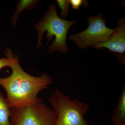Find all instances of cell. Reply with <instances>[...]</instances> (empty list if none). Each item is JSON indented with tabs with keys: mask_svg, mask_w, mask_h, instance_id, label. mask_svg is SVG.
<instances>
[{
	"mask_svg": "<svg viewBox=\"0 0 125 125\" xmlns=\"http://www.w3.org/2000/svg\"><path fill=\"white\" fill-rule=\"evenodd\" d=\"M42 101L11 109L10 125H55V114Z\"/></svg>",
	"mask_w": 125,
	"mask_h": 125,
	"instance_id": "277c9868",
	"label": "cell"
},
{
	"mask_svg": "<svg viewBox=\"0 0 125 125\" xmlns=\"http://www.w3.org/2000/svg\"><path fill=\"white\" fill-rule=\"evenodd\" d=\"M95 49L107 48L111 52L123 54L125 51V19L118 21L114 31L107 40L92 46Z\"/></svg>",
	"mask_w": 125,
	"mask_h": 125,
	"instance_id": "8992f818",
	"label": "cell"
},
{
	"mask_svg": "<svg viewBox=\"0 0 125 125\" xmlns=\"http://www.w3.org/2000/svg\"><path fill=\"white\" fill-rule=\"evenodd\" d=\"M111 118L113 125L125 124V86L122 89L117 104L113 111Z\"/></svg>",
	"mask_w": 125,
	"mask_h": 125,
	"instance_id": "52a82bcc",
	"label": "cell"
},
{
	"mask_svg": "<svg viewBox=\"0 0 125 125\" xmlns=\"http://www.w3.org/2000/svg\"><path fill=\"white\" fill-rule=\"evenodd\" d=\"M5 54L7 57L6 58L0 59V70L6 66H10L12 61V57L14 55L13 52L10 49L7 48L5 52Z\"/></svg>",
	"mask_w": 125,
	"mask_h": 125,
	"instance_id": "8fae6325",
	"label": "cell"
},
{
	"mask_svg": "<svg viewBox=\"0 0 125 125\" xmlns=\"http://www.w3.org/2000/svg\"><path fill=\"white\" fill-rule=\"evenodd\" d=\"M11 109L0 91V125H10Z\"/></svg>",
	"mask_w": 125,
	"mask_h": 125,
	"instance_id": "9c48e42d",
	"label": "cell"
},
{
	"mask_svg": "<svg viewBox=\"0 0 125 125\" xmlns=\"http://www.w3.org/2000/svg\"><path fill=\"white\" fill-rule=\"evenodd\" d=\"M70 2L72 9L75 10H79L82 6L84 7H87L88 4V1L83 0H70Z\"/></svg>",
	"mask_w": 125,
	"mask_h": 125,
	"instance_id": "7c38bea8",
	"label": "cell"
},
{
	"mask_svg": "<svg viewBox=\"0 0 125 125\" xmlns=\"http://www.w3.org/2000/svg\"><path fill=\"white\" fill-rule=\"evenodd\" d=\"M49 101L55 114V125H91L84 118L90 109L86 103L72 99L57 88L54 90Z\"/></svg>",
	"mask_w": 125,
	"mask_h": 125,
	"instance_id": "3957f363",
	"label": "cell"
},
{
	"mask_svg": "<svg viewBox=\"0 0 125 125\" xmlns=\"http://www.w3.org/2000/svg\"><path fill=\"white\" fill-rule=\"evenodd\" d=\"M39 1L36 0H21L18 2L16 6V10L11 20L12 24L15 26L18 17L22 11L24 10H29L36 7Z\"/></svg>",
	"mask_w": 125,
	"mask_h": 125,
	"instance_id": "ba28073f",
	"label": "cell"
},
{
	"mask_svg": "<svg viewBox=\"0 0 125 125\" xmlns=\"http://www.w3.org/2000/svg\"><path fill=\"white\" fill-rule=\"evenodd\" d=\"M58 6L61 9V17L62 19L65 20L69 12L70 0H57L56 1Z\"/></svg>",
	"mask_w": 125,
	"mask_h": 125,
	"instance_id": "30bf717a",
	"label": "cell"
},
{
	"mask_svg": "<svg viewBox=\"0 0 125 125\" xmlns=\"http://www.w3.org/2000/svg\"><path fill=\"white\" fill-rule=\"evenodd\" d=\"M9 67L11 75L0 78V85L6 92V100L10 109L42 101L38 97V94L52 83V77L45 73L38 77L27 73L21 66L16 56H13Z\"/></svg>",
	"mask_w": 125,
	"mask_h": 125,
	"instance_id": "6da1fadb",
	"label": "cell"
},
{
	"mask_svg": "<svg viewBox=\"0 0 125 125\" xmlns=\"http://www.w3.org/2000/svg\"><path fill=\"white\" fill-rule=\"evenodd\" d=\"M76 23L74 21H68L60 18L57 13L56 6L51 4L43 18L34 26L38 32L37 47L38 49L40 47L43 35L47 32L46 38L48 42L53 37L55 38L49 47V52H67L69 51L66 45L67 33L70 28Z\"/></svg>",
	"mask_w": 125,
	"mask_h": 125,
	"instance_id": "7a4b0ae2",
	"label": "cell"
},
{
	"mask_svg": "<svg viewBox=\"0 0 125 125\" xmlns=\"http://www.w3.org/2000/svg\"><path fill=\"white\" fill-rule=\"evenodd\" d=\"M125 125V124H122V125Z\"/></svg>",
	"mask_w": 125,
	"mask_h": 125,
	"instance_id": "4fadbf2b",
	"label": "cell"
},
{
	"mask_svg": "<svg viewBox=\"0 0 125 125\" xmlns=\"http://www.w3.org/2000/svg\"><path fill=\"white\" fill-rule=\"evenodd\" d=\"M89 26L84 31L70 35L69 39L81 49H85L107 40L114 31L107 27L106 21L101 14L87 17Z\"/></svg>",
	"mask_w": 125,
	"mask_h": 125,
	"instance_id": "5b68a950",
	"label": "cell"
}]
</instances>
